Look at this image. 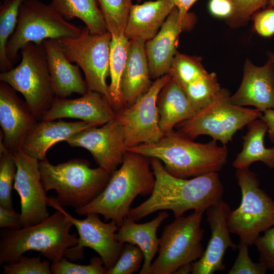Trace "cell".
<instances>
[{"instance_id": "cell-1", "label": "cell", "mask_w": 274, "mask_h": 274, "mask_svg": "<svg viewBox=\"0 0 274 274\" xmlns=\"http://www.w3.org/2000/svg\"><path fill=\"white\" fill-rule=\"evenodd\" d=\"M155 177L152 193L145 201L130 209L127 217L137 222L158 211L169 210L175 218L191 210L206 211L223 199L224 187L218 173L191 179L177 178L165 169L161 161L150 158Z\"/></svg>"}, {"instance_id": "cell-2", "label": "cell", "mask_w": 274, "mask_h": 274, "mask_svg": "<svg viewBox=\"0 0 274 274\" xmlns=\"http://www.w3.org/2000/svg\"><path fill=\"white\" fill-rule=\"evenodd\" d=\"M162 163L166 171L177 178L188 179L220 171L228 157L226 145L216 141L202 144L194 142L177 131L165 133L157 142L128 148Z\"/></svg>"}, {"instance_id": "cell-3", "label": "cell", "mask_w": 274, "mask_h": 274, "mask_svg": "<svg viewBox=\"0 0 274 274\" xmlns=\"http://www.w3.org/2000/svg\"><path fill=\"white\" fill-rule=\"evenodd\" d=\"M155 184L150 158L127 151L121 167L112 174L104 191L89 204L75 212L79 215L100 214L105 221L114 220L120 227L135 197L150 195Z\"/></svg>"}, {"instance_id": "cell-4", "label": "cell", "mask_w": 274, "mask_h": 274, "mask_svg": "<svg viewBox=\"0 0 274 274\" xmlns=\"http://www.w3.org/2000/svg\"><path fill=\"white\" fill-rule=\"evenodd\" d=\"M72 222L59 210L44 221L17 230L1 231L0 264L17 261L29 250L40 253L52 263L61 260L64 251L76 246L79 238L71 234Z\"/></svg>"}, {"instance_id": "cell-5", "label": "cell", "mask_w": 274, "mask_h": 274, "mask_svg": "<svg viewBox=\"0 0 274 274\" xmlns=\"http://www.w3.org/2000/svg\"><path fill=\"white\" fill-rule=\"evenodd\" d=\"M39 166L46 192L55 190V198L62 207L75 210L95 199L104 191L112 175L99 166L91 168L87 160L80 158L57 165L50 163L46 158L40 160Z\"/></svg>"}, {"instance_id": "cell-6", "label": "cell", "mask_w": 274, "mask_h": 274, "mask_svg": "<svg viewBox=\"0 0 274 274\" xmlns=\"http://www.w3.org/2000/svg\"><path fill=\"white\" fill-rule=\"evenodd\" d=\"M81 28L64 19L50 5L39 0H25L20 6L17 24L6 46V54L12 64L27 43L42 44L47 39L77 37Z\"/></svg>"}, {"instance_id": "cell-7", "label": "cell", "mask_w": 274, "mask_h": 274, "mask_svg": "<svg viewBox=\"0 0 274 274\" xmlns=\"http://www.w3.org/2000/svg\"><path fill=\"white\" fill-rule=\"evenodd\" d=\"M205 211L195 210L166 225L160 238L158 257L149 274H171L182 265L194 262L202 255L203 229L201 221Z\"/></svg>"}, {"instance_id": "cell-8", "label": "cell", "mask_w": 274, "mask_h": 274, "mask_svg": "<svg viewBox=\"0 0 274 274\" xmlns=\"http://www.w3.org/2000/svg\"><path fill=\"white\" fill-rule=\"evenodd\" d=\"M229 96V92L224 88L209 105L191 118L178 123L176 126L177 132L191 140L200 135H208L213 140L226 145L237 130L262 115L257 109L232 104Z\"/></svg>"}, {"instance_id": "cell-9", "label": "cell", "mask_w": 274, "mask_h": 274, "mask_svg": "<svg viewBox=\"0 0 274 274\" xmlns=\"http://www.w3.org/2000/svg\"><path fill=\"white\" fill-rule=\"evenodd\" d=\"M235 176L242 192L240 206L230 211L227 224L239 242L254 244L260 234L274 224V200L260 187L256 175L249 168L237 169Z\"/></svg>"}, {"instance_id": "cell-10", "label": "cell", "mask_w": 274, "mask_h": 274, "mask_svg": "<svg viewBox=\"0 0 274 274\" xmlns=\"http://www.w3.org/2000/svg\"><path fill=\"white\" fill-rule=\"evenodd\" d=\"M19 64L0 74V81L8 84L24 96L39 120L51 106L55 97L52 89L45 50L42 44L30 42L21 49Z\"/></svg>"}, {"instance_id": "cell-11", "label": "cell", "mask_w": 274, "mask_h": 274, "mask_svg": "<svg viewBox=\"0 0 274 274\" xmlns=\"http://www.w3.org/2000/svg\"><path fill=\"white\" fill-rule=\"evenodd\" d=\"M112 38L109 31L102 34H92L86 26L77 37L58 39L68 60L76 63L83 70L88 90L102 94L110 103L109 85L106 79L110 74Z\"/></svg>"}, {"instance_id": "cell-12", "label": "cell", "mask_w": 274, "mask_h": 274, "mask_svg": "<svg viewBox=\"0 0 274 274\" xmlns=\"http://www.w3.org/2000/svg\"><path fill=\"white\" fill-rule=\"evenodd\" d=\"M48 204L60 210L75 226L79 233L78 244L64 251V257L72 261L81 260L84 258V249L87 247L98 253L108 271L115 265L124 246L115 238V232L119 228L115 221L105 223L95 213L86 214L84 219H77L66 212L52 196L48 198Z\"/></svg>"}, {"instance_id": "cell-13", "label": "cell", "mask_w": 274, "mask_h": 274, "mask_svg": "<svg viewBox=\"0 0 274 274\" xmlns=\"http://www.w3.org/2000/svg\"><path fill=\"white\" fill-rule=\"evenodd\" d=\"M171 78L167 74L156 79L149 90L133 104L116 113L124 131L127 149L142 144L154 143L164 135L159 126L157 100Z\"/></svg>"}, {"instance_id": "cell-14", "label": "cell", "mask_w": 274, "mask_h": 274, "mask_svg": "<svg viewBox=\"0 0 274 274\" xmlns=\"http://www.w3.org/2000/svg\"><path fill=\"white\" fill-rule=\"evenodd\" d=\"M17 172L13 188L20 198L22 227L39 223L49 216L48 198L39 169V162L21 149L13 152Z\"/></svg>"}, {"instance_id": "cell-15", "label": "cell", "mask_w": 274, "mask_h": 274, "mask_svg": "<svg viewBox=\"0 0 274 274\" xmlns=\"http://www.w3.org/2000/svg\"><path fill=\"white\" fill-rule=\"evenodd\" d=\"M71 147L88 150L96 163L112 174L123 162L127 152L122 125L117 117L100 127L92 126L67 139Z\"/></svg>"}, {"instance_id": "cell-16", "label": "cell", "mask_w": 274, "mask_h": 274, "mask_svg": "<svg viewBox=\"0 0 274 274\" xmlns=\"http://www.w3.org/2000/svg\"><path fill=\"white\" fill-rule=\"evenodd\" d=\"M16 91L7 83L1 81L0 125L3 142L5 147L13 152L20 149L39 121Z\"/></svg>"}, {"instance_id": "cell-17", "label": "cell", "mask_w": 274, "mask_h": 274, "mask_svg": "<svg viewBox=\"0 0 274 274\" xmlns=\"http://www.w3.org/2000/svg\"><path fill=\"white\" fill-rule=\"evenodd\" d=\"M230 211L229 204L223 199L206 210L211 237L201 257L192 262V273L212 274L223 270V258L226 250L230 248L235 251L238 248L231 240L227 224Z\"/></svg>"}, {"instance_id": "cell-18", "label": "cell", "mask_w": 274, "mask_h": 274, "mask_svg": "<svg viewBox=\"0 0 274 274\" xmlns=\"http://www.w3.org/2000/svg\"><path fill=\"white\" fill-rule=\"evenodd\" d=\"M194 21L193 14L188 13L184 19L180 18L177 8L173 9L159 31L145 42V49L151 78L157 79L168 74L179 34Z\"/></svg>"}, {"instance_id": "cell-19", "label": "cell", "mask_w": 274, "mask_h": 274, "mask_svg": "<svg viewBox=\"0 0 274 274\" xmlns=\"http://www.w3.org/2000/svg\"><path fill=\"white\" fill-rule=\"evenodd\" d=\"M116 112L102 94L88 90L80 97L67 99L55 97L51 107L39 120L70 118L101 126L115 118Z\"/></svg>"}, {"instance_id": "cell-20", "label": "cell", "mask_w": 274, "mask_h": 274, "mask_svg": "<svg viewBox=\"0 0 274 274\" xmlns=\"http://www.w3.org/2000/svg\"><path fill=\"white\" fill-rule=\"evenodd\" d=\"M229 100L239 106H254L261 112L274 109V65L272 62L268 59L264 65L258 66L247 59L241 85Z\"/></svg>"}, {"instance_id": "cell-21", "label": "cell", "mask_w": 274, "mask_h": 274, "mask_svg": "<svg viewBox=\"0 0 274 274\" xmlns=\"http://www.w3.org/2000/svg\"><path fill=\"white\" fill-rule=\"evenodd\" d=\"M42 45L48 61L51 85L55 97L66 98L74 93L82 95L88 91L79 66L74 65L64 55L58 39L44 40Z\"/></svg>"}, {"instance_id": "cell-22", "label": "cell", "mask_w": 274, "mask_h": 274, "mask_svg": "<svg viewBox=\"0 0 274 274\" xmlns=\"http://www.w3.org/2000/svg\"><path fill=\"white\" fill-rule=\"evenodd\" d=\"M92 126H96L83 121L39 120L26 137L20 149L39 161L43 160L46 159L47 151L54 144L65 141Z\"/></svg>"}, {"instance_id": "cell-23", "label": "cell", "mask_w": 274, "mask_h": 274, "mask_svg": "<svg viewBox=\"0 0 274 274\" xmlns=\"http://www.w3.org/2000/svg\"><path fill=\"white\" fill-rule=\"evenodd\" d=\"M175 6L174 0L132 5L124 35L129 40L147 42L152 39Z\"/></svg>"}, {"instance_id": "cell-24", "label": "cell", "mask_w": 274, "mask_h": 274, "mask_svg": "<svg viewBox=\"0 0 274 274\" xmlns=\"http://www.w3.org/2000/svg\"><path fill=\"white\" fill-rule=\"evenodd\" d=\"M169 216L165 211H160L151 221L138 224L127 217L115 233V239L123 244L129 243L138 246L144 255L140 274H149L152 260L158 252L160 238L157 231L162 222Z\"/></svg>"}, {"instance_id": "cell-25", "label": "cell", "mask_w": 274, "mask_h": 274, "mask_svg": "<svg viewBox=\"0 0 274 274\" xmlns=\"http://www.w3.org/2000/svg\"><path fill=\"white\" fill-rule=\"evenodd\" d=\"M145 42L140 40H130L121 84L126 106L133 104L145 94L153 82L150 79Z\"/></svg>"}, {"instance_id": "cell-26", "label": "cell", "mask_w": 274, "mask_h": 274, "mask_svg": "<svg viewBox=\"0 0 274 274\" xmlns=\"http://www.w3.org/2000/svg\"><path fill=\"white\" fill-rule=\"evenodd\" d=\"M159 126L164 133L174 131L181 122L197 112L184 91L173 77L163 87L157 97Z\"/></svg>"}, {"instance_id": "cell-27", "label": "cell", "mask_w": 274, "mask_h": 274, "mask_svg": "<svg viewBox=\"0 0 274 274\" xmlns=\"http://www.w3.org/2000/svg\"><path fill=\"white\" fill-rule=\"evenodd\" d=\"M247 126L248 131L243 136L242 150L233 161V166L236 169L249 168L253 163L261 161L269 168H274V147L267 148L264 143L267 131L266 124L258 118Z\"/></svg>"}, {"instance_id": "cell-28", "label": "cell", "mask_w": 274, "mask_h": 274, "mask_svg": "<svg viewBox=\"0 0 274 274\" xmlns=\"http://www.w3.org/2000/svg\"><path fill=\"white\" fill-rule=\"evenodd\" d=\"M49 5L67 21L81 20L92 34L108 31L96 0H51Z\"/></svg>"}, {"instance_id": "cell-29", "label": "cell", "mask_w": 274, "mask_h": 274, "mask_svg": "<svg viewBox=\"0 0 274 274\" xmlns=\"http://www.w3.org/2000/svg\"><path fill=\"white\" fill-rule=\"evenodd\" d=\"M129 44L130 40L124 35L112 37L110 44L109 90L110 104L116 113L126 107L121 84Z\"/></svg>"}, {"instance_id": "cell-30", "label": "cell", "mask_w": 274, "mask_h": 274, "mask_svg": "<svg viewBox=\"0 0 274 274\" xmlns=\"http://www.w3.org/2000/svg\"><path fill=\"white\" fill-rule=\"evenodd\" d=\"M25 0H5L0 7V70L10 71L13 64L6 54L8 41L16 27L19 10Z\"/></svg>"}, {"instance_id": "cell-31", "label": "cell", "mask_w": 274, "mask_h": 274, "mask_svg": "<svg viewBox=\"0 0 274 274\" xmlns=\"http://www.w3.org/2000/svg\"><path fill=\"white\" fill-rule=\"evenodd\" d=\"M196 111L204 108L223 91L215 73H206L183 88Z\"/></svg>"}, {"instance_id": "cell-32", "label": "cell", "mask_w": 274, "mask_h": 274, "mask_svg": "<svg viewBox=\"0 0 274 274\" xmlns=\"http://www.w3.org/2000/svg\"><path fill=\"white\" fill-rule=\"evenodd\" d=\"M112 37L124 35L127 25L131 0H96Z\"/></svg>"}, {"instance_id": "cell-33", "label": "cell", "mask_w": 274, "mask_h": 274, "mask_svg": "<svg viewBox=\"0 0 274 274\" xmlns=\"http://www.w3.org/2000/svg\"><path fill=\"white\" fill-rule=\"evenodd\" d=\"M3 140L1 138L0 206L13 209L11 192L16 177L17 166L14 153L5 147Z\"/></svg>"}, {"instance_id": "cell-34", "label": "cell", "mask_w": 274, "mask_h": 274, "mask_svg": "<svg viewBox=\"0 0 274 274\" xmlns=\"http://www.w3.org/2000/svg\"><path fill=\"white\" fill-rule=\"evenodd\" d=\"M207 73L198 58L177 51L168 74L183 88Z\"/></svg>"}, {"instance_id": "cell-35", "label": "cell", "mask_w": 274, "mask_h": 274, "mask_svg": "<svg viewBox=\"0 0 274 274\" xmlns=\"http://www.w3.org/2000/svg\"><path fill=\"white\" fill-rule=\"evenodd\" d=\"M144 255L136 245L125 243L115 265L108 271V274H132L142 266Z\"/></svg>"}, {"instance_id": "cell-36", "label": "cell", "mask_w": 274, "mask_h": 274, "mask_svg": "<svg viewBox=\"0 0 274 274\" xmlns=\"http://www.w3.org/2000/svg\"><path fill=\"white\" fill-rule=\"evenodd\" d=\"M53 274H108V270L104 266L100 257L94 256L88 265L74 263L63 257L59 261L51 265Z\"/></svg>"}, {"instance_id": "cell-37", "label": "cell", "mask_w": 274, "mask_h": 274, "mask_svg": "<svg viewBox=\"0 0 274 274\" xmlns=\"http://www.w3.org/2000/svg\"><path fill=\"white\" fill-rule=\"evenodd\" d=\"M5 274H51L48 260L41 261V255L34 257L22 256L16 262L3 266Z\"/></svg>"}, {"instance_id": "cell-38", "label": "cell", "mask_w": 274, "mask_h": 274, "mask_svg": "<svg viewBox=\"0 0 274 274\" xmlns=\"http://www.w3.org/2000/svg\"><path fill=\"white\" fill-rule=\"evenodd\" d=\"M249 245L239 243L238 253L229 274H265L268 270L261 263L253 262L249 254Z\"/></svg>"}, {"instance_id": "cell-39", "label": "cell", "mask_w": 274, "mask_h": 274, "mask_svg": "<svg viewBox=\"0 0 274 274\" xmlns=\"http://www.w3.org/2000/svg\"><path fill=\"white\" fill-rule=\"evenodd\" d=\"M259 235L254 242L259 254V262L268 270H274V224Z\"/></svg>"}, {"instance_id": "cell-40", "label": "cell", "mask_w": 274, "mask_h": 274, "mask_svg": "<svg viewBox=\"0 0 274 274\" xmlns=\"http://www.w3.org/2000/svg\"><path fill=\"white\" fill-rule=\"evenodd\" d=\"M234 13L231 20L234 22L247 21L251 16L267 5L268 0H230Z\"/></svg>"}, {"instance_id": "cell-41", "label": "cell", "mask_w": 274, "mask_h": 274, "mask_svg": "<svg viewBox=\"0 0 274 274\" xmlns=\"http://www.w3.org/2000/svg\"><path fill=\"white\" fill-rule=\"evenodd\" d=\"M254 28L256 32L263 37L274 35V8L268 7L255 13L253 16Z\"/></svg>"}, {"instance_id": "cell-42", "label": "cell", "mask_w": 274, "mask_h": 274, "mask_svg": "<svg viewBox=\"0 0 274 274\" xmlns=\"http://www.w3.org/2000/svg\"><path fill=\"white\" fill-rule=\"evenodd\" d=\"M209 9L212 15L221 18L231 19L234 13L230 0H210Z\"/></svg>"}, {"instance_id": "cell-43", "label": "cell", "mask_w": 274, "mask_h": 274, "mask_svg": "<svg viewBox=\"0 0 274 274\" xmlns=\"http://www.w3.org/2000/svg\"><path fill=\"white\" fill-rule=\"evenodd\" d=\"M0 228L17 230L22 228L20 221V213L14 209H7L0 206Z\"/></svg>"}, {"instance_id": "cell-44", "label": "cell", "mask_w": 274, "mask_h": 274, "mask_svg": "<svg viewBox=\"0 0 274 274\" xmlns=\"http://www.w3.org/2000/svg\"><path fill=\"white\" fill-rule=\"evenodd\" d=\"M261 119L267 126L268 138L272 143H274V109H267L264 111Z\"/></svg>"}, {"instance_id": "cell-45", "label": "cell", "mask_w": 274, "mask_h": 274, "mask_svg": "<svg viewBox=\"0 0 274 274\" xmlns=\"http://www.w3.org/2000/svg\"><path fill=\"white\" fill-rule=\"evenodd\" d=\"M176 7L178 9L180 18L183 20L188 11L197 0H174Z\"/></svg>"}, {"instance_id": "cell-46", "label": "cell", "mask_w": 274, "mask_h": 274, "mask_svg": "<svg viewBox=\"0 0 274 274\" xmlns=\"http://www.w3.org/2000/svg\"><path fill=\"white\" fill-rule=\"evenodd\" d=\"M192 262L185 264L181 266L174 273L177 274H188L192 272Z\"/></svg>"}, {"instance_id": "cell-47", "label": "cell", "mask_w": 274, "mask_h": 274, "mask_svg": "<svg viewBox=\"0 0 274 274\" xmlns=\"http://www.w3.org/2000/svg\"><path fill=\"white\" fill-rule=\"evenodd\" d=\"M268 59L272 62L274 65V53L272 52H268L267 53Z\"/></svg>"}, {"instance_id": "cell-48", "label": "cell", "mask_w": 274, "mask_h": 274, "mask_svg": "<svg viewBox=\"0 0 274 274\" xmlns=\"http://www.w3.org/2000/svg\"><path fill=\"white\" fill-rule=\"evenodd\" d=\"M267 7H274V0H268Z\"/></svg>"}, {"instance_id": "cell-49", "label": "cell", "mask_w": 274, "mask_h": 274, "mask_svg": "<svg viewBox=\"0 0 274 274\" xmlns=\"http://www.w3.org/2000/svg\"><path fill=\"white\" fill-rule=\"evenodd\" d=\"M138 2H141L142 0H137Z\"/></svg>"}]
</instances>
